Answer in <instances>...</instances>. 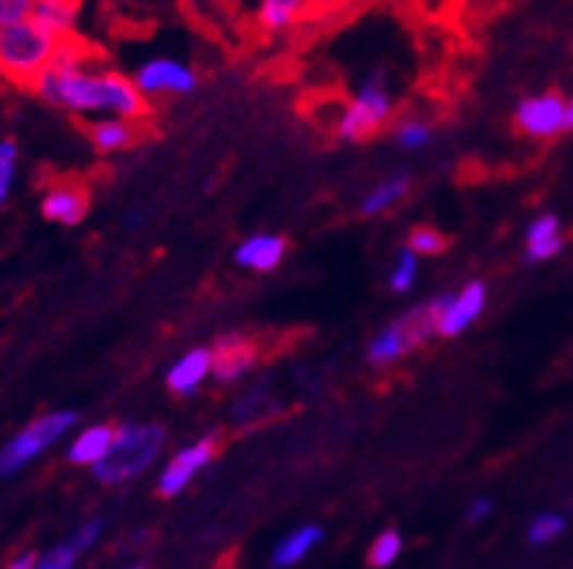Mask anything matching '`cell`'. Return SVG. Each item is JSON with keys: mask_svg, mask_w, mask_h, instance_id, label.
I'll list each match as a JSON object with an SVG mask.
<instances>
[{"mask_svg": "<svg viewBox=\"0 0 573 569\" xmlns=\"http://www.w3.org/2000/svg\"><path fill=\"white\" fill-rule=\"evenodd\" d=\"M35 94L56 108L76 113H111L129 122L146 113V96L140 94L134 78L91 64L73 38L61 41L59 56L44 70Z\"/></svg>", "mask_w": 573, "mask_h": 569, "instance_id": "obj_1", "label": "cell"}, {"mask_svg": "<svg viewBox=\"0 0 573 569\" xmlns=\"http://www.w3.org/2000/svg\"><path fill=\"white\" fill-rule=\"evenodd\" d=\"M61 41L44 33L33 21L0 29V73L21 87L38 85L44 70L50 68L52 59L59 56Z\"/></svg>", "mask_w": 573, "mask_h": 569, "instance_id": "obj_2", "label": "cell"}, {"mask_svg": "<svg viewBox=\"0 0 573 569\" xmlns=\"http://www.w3.org/2000/svg\"><path fill=\"white\" fill-rule=\"evenodd\" d=\"M166 445V431L160 424L126 422L117 427L111 453L94 468V476L103 485H122L146 474L157 453Z\"/></svg>", "mask_w": 573, "mask_h": 569, "instance_id": "obj_3", "label": "cell"}, {"mask_svg": "<svg viewBox=\"0 0 573 569\" xmlns=\"http://www.w3.org/2000/svg\"><path fill=\"white\" fill-rule=\"evenodd\" d=\"M440 311H443V296L434 302H426V305H417L405 317L387 323L367 346V361L375 363V366H384V363H396L405 354L417 352L428 337L437 335Z\"/></svg>", "mask_w": 573, "mask_h": 569, "instance_id": "obj_4", "label": "cell"}, {"mask_svg": "<svg viewBox=\"0 0 573 569\" xmlns=\"http://www.w3.org/2000/svg\"><path fill=\"white\" fill-rule=\"evenodd\" d=\"M73 424H76V413L73 410L47 413L41 419H35L33 424H26L24 431L17 433L15 439L0 450V474H15L17 468H24L35 457H41L44 450L56 445Z\"/></svg>", "mask_w": 573, "mask_h": 569, "instance_id": "obj_5", "label": "cell"}, {"mask_svg": "<svg viewBox=\"0 0 573 569\" xmlns=\"http://www.w3.org/2000/svg\"><path fill=\"white\" fill-rule=\"evenodd\" d=\"M393 102L387 87L379 82V78H367L365 85L358 87L356 99L341 111L338 117V137L347 140V143H358V140H367L370 134L382 129L384 122L391 120Z\"/></svg>", "mask_w": 573, "mask_h": 569, "instance_id": "obj_6", "label": "cell"}, {"mask_svg": "<svg viewBox=\"0 0 573 569\" xmlns=\"http://www.w3.org/2000/svg\"><path fill=\"white\" fill-rule=\"evenodd\" d=\"M216 450H218L216 436H201V439H195L192 445L178 450V453L166 462L164 471H160L157 492L164 494V497H178V494L195 480V474L204 471V468L213 462Z\"/></svg>", "mask_w": 573, "mask_h": 569, "instance_id": "obj_7", "label": "cell"}, {"mask_svg": "<svg viewBox=\"0 0 573 569\" xmlns=\"http://www.w3.org/2000/svg\"><path fill=\"white\" fill-rule=\"evenodd\" d=\"M565 102L559 94L527 96L515 108V125L533 140H553L565 131Z\"/></svg>", "mask_w": 573, "mask_h": 569, "instance_id": "obj_8", "label": "cell"}, {"mask_svg": "<svg viewBox=\"0 0 573 569\" xmlns=\"http://www.w3.org/2000/svg\"><path fill=\"white\" fill-rule=\"evenodd\" d=\"M134 85L143 96H164V94H192L199 87L195 70L187 68L183 61L175 59H152L138 70Z\"/></svg>", "mask_w": 573, "mask_h": 569, "instance_id": "obj_9", "label": "cell"}, {"mask_svg": "<svg viewBox=\"0 0 573 569\" xmlns=\"http://www.w3.org/2000/svg\"><path fill=\"white\" fill-rule=\"evenodd\" d=\"M484 308H487V284L484 282H469L461 293L443 296V311H440V319H437V335H463L484 314Z\"/></svg>", "mask_w": 573, "mask_h": 569, "instance_id": "obj_10", "label": "cell"}, {"mask_svg": "<svg viewBox=\"0 0 573 569\" xmlns=\"http://www.w3.org/2000/svg\"><path fill=\"white\" fill-rule=\"evenodd\" d=\"M210 375H213V349L199 346L172 363V370L166 372V387L172 389L175 396H195Z\"/></svg>", "mask_w": 573, "mask_h": 569, "instance_id": "obj_11", "label": "cell"}, {"mask_svg": "<svg viewBox=\"0 0 573 569\" xmlns=\"http://www.w3.org/2000/svg\"><path fill=\"white\" fill-rule=\"evenodd\" d=\"M253 363H256V346L248 337L225 335L213 346V375L225 384L242 378L244 372L253 370Z\"/></svg>", "mask_w": 573, "mask_h": 569, "instance_id": "obj_12", "label": "cell"}, {"mask_svg": "<svg viewBox=\"0 0 573 569\" xmlns=\"http://www.w3.org/2000/svg\"><path fill=\"white\" fill-rule=\"evenodd\" d=\"M41 213L44 218H50L56 225H82V218L87 216V192L82 190V186H70V183L52 186V190L44 195Z\"/></svg>", "mask_w": 573, "mask_h": 569, "instance_id": "obj_13", "label": "cell"}, {"mask_svg": "<svg viewBox=\"0 0 573 569\" xmlns=\"http://www.w3.org/2000/svg\"><path fill=\"white\" fill-rule=\"evenodd\" d=\"M524 251L530 262H550L565 251V233H562V221L557 216H539L527 227L524 235Z\"/></svg>", "mask_w": 573, "mask_h": 569, "instance_id": "obj_14", "label": "cell"}, {"mask_svg": "<svg viewBox=\"0 0 573 569\" xmlns=\"http://www.w3.org/2000/svg\"><path fill=\"white\" fill-rule=\"evenodd\" d=\"M283 256H286V239L274 233L248 235L234 253L236 265L248 270H274Z\"/></svg>", "mask_w": 573, "mask_h": 569, "instance_id": "obj_15", "label": "cell"}, {"mask_svg": "<svg viewBox=\"0 0 573 569\" xmlns=\"http://www.w3.org/2000/svg\"><path fill=\"white\" fill-rule=\"evenodd\" d=\"M114 439H117V427H111V424H91V427L79 433L76 439L70 441L68 459L73 465L96 468L111 453Z\"/></svg>", "mask_w": 573, "mask_h": 569, "instance_id": "obj_16", "label": "cell"}, {"mask_svg": "<svg viewBox=\"0 0 573 569\" xmlns=\"http://www.w3.org/2000/svg\"><path fill=\"white\" fill-rule=\"evenodd\" d=\"M76 3H68V0H38V3H33L29 21L41 26L44 33H50L52 38L68 41V38H73V29H76Z\"/></svg>", "mask_w": 573, "mask_h": 569, "instance_id": "obj_17", "label": "cell"}, {"mask_svg": "<svg viewBox=\"0 0 573 569\" xmlns=\"http://www.w3.org/2000/svg\"><path fill=\"white\" fill-rule=\"evenodd\" d=\"M321 541H323V529L314 526V523L295 529L291 535H286L277 546H274V553H271V567L274 569L297 567L306 555L312 553V549H318Z\"/></svg>", "mask_w": 573, "mask_h": 569, "instance_id": "obj_18", "label": "cell"}, {"mask_svg": "<svg viewBox=\"0 0 573 569\" xmlns=\"http://www.w3.org/2000/svg\"><path fill=\"white\" fill-rule=\"evenodd\" d=\"M91 140L99 152H120L134 143V122L120 117H105L91 125Z\"/></svg>", "mask_w": 573, "mask_h": 569, "instance_id": "obj_19", "label": "cell"}, {"mask_svg": "<svg viewBox=\"0 0 573 569\" xmlns=\"http://www.w3.org/2000/svg\"><path fill=\"white\" fill-rule=\"evenodd\" d=\"M410 190V178L408 174H396V178H387L384 183H379L365 201H361V213L365 216H382L387 209H393L399 204Z\"/></svg>", "mask_w": 573, "mask_h": 569, "instance_id": "obj_20", "label": "cell"}, {"mask_svg": "<svg viewBox=\"0 0 573 569\" xmlns=\"http://www.w3.org/2000/svg\"><path fill=\"white\" fill-rule=\"evenodd\" d=\"M565 514H559V511H541V514H536V518L530 520V526H527V541H530L533 546H548L553 544L557 537L565 535Z\"/></svg>", "mask_w": 573, "mask_h": 569, "instance_id": "obj_21", "label": "cell"}, {"mask_svg": "<svg viewBox=\"0 0 573 569\" xmlns=\"http://www.w3.org/2000/svg\"><path fill=\"white\" fill-rule=\"evenodd\" d=\"M300 15V3L297 0H265L260 7V21L265 29H286Z\"/></svg>", "mask_w": 573, "mask_h": 569, "instance_id": "obj_22", "label": "cell"}, {"mask_svg": "<svg viewBox=\"0 0 573 569\" xmlns=\"http://www.w3.org/2000/svg\"><path fill=\"white\" fill-rule=\"evenodd\" d=\"M402 546H405V541H402V535L396 532V529H387V532H382V535L373 541V546H370V567H375V569L393 567V564L399 561Z\"/></svg>", "mask_w": 573, "mask_h": 569, "instance_id": "obj_23", "label": "cell"}, {"mask_svg": "<svg viewBox=\"0 0 573 569\" xmlns=\"http://www.w3.org/2000/svg\"><path fill=\"white\" fill-rule=\"evenodd\" d=\"M417 274H419V256H414V253L405 247V251L396 256V265H393L391 270V288L396 293H405L410 284L417 282Z\"/></svg>", "mask_w": 573, "mask_h": 569, "instance_id": "obj_24", "label": "cell"}, {"mask_svg": "<svg viewBox=\"0 0 573 569\" xmlns=\"http://www.w3.org/2000/svg\"><path fill=\"white\" fill-rule=\"evenodd\" d=\"M408 251L414 256H437L445 251V235L437 233L434 227H417L408 235Z\"/></svg>", "mask_w": 573, "mask_h": 569, "instance_id": "obj_25", "label": "cell"}, {"mask_svg": "<svg viewBox=\"0 0 573 569\" xmlns=\"http://www.w3.org/2000/svg\"><path fill=\"white\" fill-rule=\"evenodd\" d=\"M15 164H17V148L12 140H0V204L9 198L12 183H15Z\"/></svg>", "mask_w": 573, "mask_h": 569, "instance_id": "obj_26", "label": "cell"}, {"mask_svg": "<svg viewBox=\"0 0 573 569\" xmlns=\"http://www.w3.org/2000/svg\"><path fill=\"white\" fill-rule=\"evenodd\" d=\"M396 140L402 148H422L431 140V125L422 120H405L396 129Z\"/></svg>", "mask_w": 573, "mask_h": 569, "instance_id": "obj_27", "label": "cell"}, {"mask_svg": "<svg viewBox=\"0 0 573 569\" xmlns=\"http://www.w3.org/2000/svg\"><path fill=\"white\" fill-rule=\"evenodd\" d=\"M33 15V3L29 0H0V29L24 24Z\"/></svg>", "mask_w": 573, "mask_h": 569, "instance_id": "obj_28", "label": "cell"}, {"mask_svg": "<svg viewBox=\"0 0 573 569\" xmlns=\"http://www.w3.org/2000/svg\"><path fill=\"white\" fill-rule=\"evenodd\" d=\"M76 546L68 541V544L56 546V549H50L47 555H41V561H38L35 569H70L76 564Z\"/></svg>", "mask_w": 573, "mask_h": 569, "instance_id": "obj_29", "label": "cell"}, {"mask_svg": "<svg viewBox=\"0 0 573 569\" xmlns=\"http://www.w3.org/2000/svg\"><path fill=\"white\" fill-rule=\"evenodd\" d=\"M99 535H103V520H87L85 526H79L73 532L70 544L76 546V553H85V549H91L99 541Z\"/></svg>", "mask_w": 573, "mask_h": 569, "instance_id": "obj_30", "label": "cell"}, {"mask_svg": "<svg viewBox=\"0 0 573 569\" xmlns=\"http://www.w3.org/2000/svg\"><path fill=\"white\" fill-rule=\"evenodd\" d=\"M492 509H496V506H492L489 497H475V500L469 503V509H466V520H469V523H484V520L492 514Z\"/></svg>", "mask_w": 573, "mask_h": 569, "instance_id": "obj_31", "label": "cell"}, {"mask_svg": "<svg viewBox=\"0 0 573 569\" xmlns=\"http://www.w3.org/2000/svg\"><path fill=\"white\" fill-rule=\"evenodd\" d=\"M38 561H41V555L21 553V555H17V558H12L9 569H35V567H38Z\"/></svg>", "mask_w": 573, "mask_h": 569, "instance_id": "obj_32", "label": "cell"}, {"mask_svg": "<svg viewBox=\"0 0 573 569\" xmlns=\"http://www.w3.org/2000/svg\"><path fill=\"white\" fill-rule=\"evenodd\" d=\"M565 131H573V99L565 102Z\"/></svg>", "mask_w": 573, "mask_h": 569, "instance_id": "obj_33", "label": "cell"}, {"mask_svg": "<svg viewBox=\"0 0 573 569\" xmlns=\"http://www.w3.org/2000/svg\"><path fill=\"white\" fill-rule=\"evenodd\" d=\"M126 569H143V567H140V564H138V567H126Z\"/></svg>", "mask_w": 573, "mask_h": 569, "instance_id": "obj_34", "label": "cell"}]
</instances>
